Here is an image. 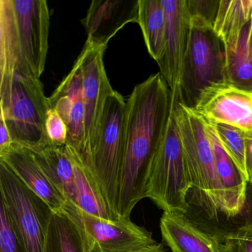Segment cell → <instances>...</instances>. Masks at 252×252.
Segmentation results:
<instances>
[{"label":"cell","instance_id":"6da1fadb","mask_svg":"<svg viewBox=\"0 0 252 252\" xmlns=\"http://www.w3.org/2000/svg\"><path fill=\"white\" fill-rule=\"evenodd\" d=\"M172 94L160 73L134 88L126 100L125 156L119 187L118 215L130 218L146 198L152 164L164 135Z\"/></svg>","mask_w":252,"mask_h":252},{"label":"cell","instance_id":"7a4b0ae2","mask_svg":"<svg viewBox=\"0 0 252 252\" xmlns=\"http://www.w3.org/2000/svg\"><path fill=\"white\" fill-rule=\"evenodd\" d=\"M171 94L184 160L191 181L193 203L202 209L207 220L219 222L222 215V190L205 131L204 119L192 109L181 104L178 94Z\"/></svg>","mask_w":252,"mask_h":252},{"label":"cell","instance_id":"3957f363","mask_svg":"<svg viewBox=\"0 0 252 252\" xmlns=\"http://www.w3.org/2000/svg\"><path fill=\"white\" fill-rule=\"evenodd\" d=\"M50 105L40 79L16 70L0 86V118L4 119L14 144L32 151L49 145L45 119Z\"/></svg>","mask_w":252,"mask_h":252},{"label":"cell","instance_id":"277c9868","mask_svg":"<svg viewBox=\"0 0 252 252\" xmlns=\"http://www.w3.org/2000/svg\"><path fill=\"white\" fill-rule=\"evenodd\" d=\"M228 83L226 49L213 25L201 17L190 16L189 38L184 60L178 101L194 109L208 88Z\"/></svg>","mask_w":252,"mask_h":252},{"label":"cell","instance_id":"5b68a950","mask_svg":"<svg viewBox=\"0 0 252 252\" xmlns=\"http://www.w3.org/2000/svg\"><path fill=\"white\" fill-rule=\"evenodd\" d=\"M126 101L114 91L107 98L96 138L83 156L96 178L110 210L118 215L119 187L125 156Z\"/></svg>","mask_w":252,"mask_h":252},{"label":"cell","instance_id":"8992f818","mask_svg":"<svg viewBox=\"0 0 252 252\" xmlns=\"http://www.w3.org/2000/svg\"><path fill=\"white\" fill-rule=\"evenodd\" d=\"M191 189L172 97L164 135L149 175L146 198H150L165 213L187 215Z\"/></svg>","mask_w":252,"mask_h":252},{"label":"cell","instance_id":"52a82bcc","mask_svg":"<svg viewBox=\"0 0 252 252\" xmlns=\"http://www.w3.org/2000/svg\"><path fill=\"white\" fill-rule=\"evenodd\" d=\"M0 200L23 252H44L54 211L0 160Z\"/></svg>","mask_w":252,"mask_h":252},{"label":"cell","instance_id":"ba28073f","mask_svg":"<svg viewBox=\"0 0 252 252\" xmlns=\"http://www.w3.org/2000/svg\"><path fill=\"white\" fill-rule=\"evenodd\" d=\"M20 54L17 70L40 79L46 65L50 11L45 0H11Z\"/></svg>","mask_w":252,"mask_h":252},{"label":"cell","instance_id":"9c48e42d","mask_svg":"<svg viewBox=\"0 0 252 252\" xmlns=\"http://www.w3.org/2000/svg\"><path fill=\"white\" fill-rule=\"evenodd\" d=\"M107 46L85 43L77 60L82 73L85 117L84 147L81 154H89L95 142L102 119L106 101L114 91L104 64Z\"/></svg>","mask_w":252,"mask_h":252},{"label":"cell","instance_id":"30bf717a","mask_svg":"<svg viewBox=\"0 0 252 252\" xmlns=\"http://www.w3.org/2000/svg\"><path fill=\"white\" fill-rule=\"evenodd\" d=\"M89 252H129L158 244L152 233L131 221H111L93 216L78 209Z\"/></svg>","mask_w":252,"mask_h":252},{"label":"cell","instance_id":"8fae6325","mask_svg":"<svg viewBox=\"0 0 252 252\" xmlns=\"http://www.w3.org/2000/svg\"><path fill=\"white\" fill-rule=\"evenodd\" d=\"M161 4L166 18V33L164 51L158 64L171 92L178 93L189 38V12L187 0H161Z\"/></svg>","mask_w":252,"mask_h":252},{"label":"cell","instance_id":"7c38bea8","mask_svg":"<svg viewBox=\"0 0 252 252\" xmlns=\"http://www.w3.org/2000/svg\"><path fill=\"white\" fill-rule=\"evenodd\" d=\"M193 110L210 123L231 125L245 132L252 130V94L229 84L203 91Z\"/></svg>","mask_w":252,"mask_h":252},{"label":"cell","instance_id":"4fadbf2b","mask_svg":"<svg viewBox=\"0 0 252 252\" xmlns=\"http://www.w3.org/2000/svg\"><path fill=\"white\" fill-rule=\"evenodd\" d=\"M138 21V0H94L82 20L86 43L107 46L109 41L128 23Z\"/></svg>","mask_w":252,"mask_h":252},{"label":"cell","instance_id":"5bb4252c","mask_svg":"<svg viewBox=\"0 0 252 252\" xmlns=\"http://www.w3.org/2000/svg\"><path fill=\"white\" fill-rule=\"evenodd\" d=\"M50 107L54 109L65 122L68 129L67 144L82 153L84 147L85 109L82 88V73L76 60L68 74L51 96Z\"/></svg>","mask_w":252,"mask_h":252},{"label":"cell","instance_id":"9a60e30c","mask_svg":"<svg viewBox=\"0 0 252 252\" xmlns=\"http://www.w3.org/2000/svg\"><path fill=\"white\" fill-rule=\"evenodd\" d=\"M204 121L205 131L212 147L217 173L222 187V215L226 219H232L238 216L244 207L248 182L221 144L213 124Z\"/></svg>","mask_w":252,"mask_h":252},{"label":"cell","instance_id":"2e32d148","mask_svg":"<svg viewBox=\"0 0 252 252\" xmlns=\"http://www.w3.org/2000/svg\"><path fill=\"white\" fill-rule=\"evenodd\" d=\"M0 160L54 212L64 209L67 201L36 163L29 149L14 144L8 150L0 153Z\"/></svg>","mask_w":252,"mask_h":252},{"label":"cell","instance_id":"e0dca14e","mask_svg":"<svg viewBox=\"0 0 252 252\" xmlns=\"http://www.w3.org/2000/svg\"><path fill=\"white\" fill-rule=\"evenodd\" d=\"M65 148L73 164L78 209L101 219L119 220L110 210L96 178L82 155L70 144H66Z\"/></svg>","mask_w":252,"mask_h":252},{"label":"cell","instance_id":"ac0fdd59","mask_svg":"<svg viewBox=\"0 0 252 252\" xmlns=\"http://www.w3.org/2000/svg\"><path fill=\"white\" fill-rule=\"evenodd\" d=\"M44 252H89L77 207L67 203L64 209L53 212Z\"/></svg>","mask_w":252,"mask_h":252},{"label":"cell","instance_id":"d6986e66","mask_svg":"<svg viewBox=\"0 0 252 252\" xmlns=\"http://www.w3.org/2000/svg\"><path fill=\"white\" fill-rule=\"evenodd\" d=\"M160 228L163 241L172 252H216L210 237L186 215L163 212Z\"/></svg>","mask_w":252,"mask_h":252},{"label":"cell","instance_id":"ffe728a7","mask_svg":"<svg viewBox=\"0 0 252 252\" xmlns=\"http://www.w3.org/2000/svg\"><path fill=\"white\" fill-rule=\"evenodd\" d=\"M30 151L36 163L67 203L77 207L73 164L65 146L48 145L40 150Z\"/></svg>","mask_w":252,"mask_h":252},{"label":"cell","instance_id":"44dd1931","mask_svg":"<svg viewBox=\"0 0 252 252\" xmlns=\"http://www.w3.org/2000/svg\"><path fill=\"white\" fill-rule=\"evenodd\" d=\"M250 26L251 22L245 26L237 39L225 44V49L228 83L252 94V53L249 48Z\"/></svg>","mask_w":252,"mask_h":252},{"label":"cell","instance_id":"7402d4cb","mask_svg":"<svg viewBox=\"0 0 252 252\" xmlns=\"http://www.w3.org/2000/svg\"><path fill=\"white\" fill-rule=\"evenodd\" d=\"M149 54L157 63L163 57L166 18L161 0H138V21Z\"/></svg>","mask_w":252,"mask_h":252},{"label":"cell","instance_id":"603a6c76","mask_svg":"<svg viewBox=\"0 0 252 252\" xmlns=\"http://www.w3.org/2000/svg\"><path fill=\"white\" fill-rule=\"evenodd\" d=\"M20 63L11 0H0V86L11 79Z\"/></svg>","mask_w":252,"mask_h":252},{"label":"cell","instance_id":"cb8c5ba5","mask_svg":"<svg viewBox=\"0 0 252 252\" xmlns=\"http://www.w3.org/2000/svg\"><path fill=\"white\" fill-rule=\"evenodd\" d=\"M252 20V0H220L214 29L226 44L238 37Z\"/></svg>","mask_w":252,"mask_h":252},{"label":"cell","instance_id":"d4e9b609","mask_svg":"<svg viewBox=\"0 0 252 252\" xmlns=\"http://www.w3.org/2000/svg\"><path fill=\"white\" fill-rule=\"evenodd\" d=\"M212 222V221H210ZM202 228L213 242L216 252H252V234L238 222L207 224Z\"/></svg>","mask_w":252,"mask_h":252},{"label":"cell","instance_id":"484cf974","mask_svg":"<svg viewBox=\"0 0 252 252\" xmlns=\"http://www.w3.org/2000/svg\"><path fill=\"white\" fill-rule=\"evenodd\" d=\"M213 125L221 144L248 182L246 166V132L243 129L225 124L217 123Z\"/></svg>","mask_w":252,"mask_h":252},{"label":"cell","instance_id":"4316f807","mask_svg":"<svg viewBox=\"0 0 252 252\" xmlns=\"http://www.w3.org/2000/svg\"><path fill=\"white\" fill-rule=\"evenodd\" d=\"M45 132L49 145L63 147L67 144L68 139L67 125L60 115L51 107L47 113Z\"/></svg>","mask_w":252,"mask_h":252},{"label":"cell","instance_id":"83f0119b","mask_svg":"<svg viewBox=\"0 0 252 252\" xmlns=\"http://www.w3.org/2000/svg\"><path fill=\"white\" fill-rule=\"evenodd\" d=\"M0 252H23L5 205L0 200Z\"/></svg>","mask_w":252,"mask_h":252},{"label":"cell","instance_id":"f1b7e54d","mask_svg":"<svg viewBox=\"0 0 252 252\" xmlns=\"http://www.w3.org/2000/svg\"><path fill=\"white\" fill-rule=\"evenodd\" d=\"M190 16L201 17L211 24H215L220 1L187 0Z\"/></svg>","mask_w":252,"mask_h":252},{"label":"cell","instance_id":"f546056e","mask_svg":"<svg viewBox=\"0 0 252 252\" xmlns=\"http://www.w3.org/2000/svg\"><path fill=\"white\" fill-rule=\"evenodd\" d=\"M239 223L252 234V184H248L246 203L241 213L236 217Z\"/></svg>","mask_w":252,"mask_h":252},{"label":"cell","instance_id":"4dcf8cb0","mask_svg":"<svg viewBox=\"0 0 252 252\" xmlns=\"http://www.w3.org/2000/svg\"><path fill=\"white\" fill-rule=\"evenodd\" d=\"M246 166L248 184H252V130L246 132Z\"/></svg>","mask_w":252,"mask_h":252},{"label":"cell","instance_id":"1f68e13d","mask_svg":"<svg viewBox=\"0 0 252 252\" xmlns=\"http://www.w3.org/2000/svg\"><path fill=\"white\" fill-rule=\"evenodd\" d=\"M14 144L5 121L0 118V153L8 150Z\"/></svg>","mask_w":252,"mask_h":252},{"label":"cell","instance_id":"d6a6232c","mask_svg":"<svg viewBox=\"0 0 252 252\" xmlns=\"http://www.w3.org/2000/svg\"><path fill=\"white\" fill-rule=\"evenodd\" d=\"M129 252H166L163 246L160 243L155 245V246H148V247L141 248L136 250L131 251Z\"/></svg>","mask_w":252,"mask_h":252},{"label":"cell","instance_id":"836d02e7","mask_svg":"<svg viewBox=\"0 0 252 252\" xmlns=\"http://www.w3.org/2000/svg\"><path fill=\"white\" fill-rule=\"evenodd\" d=\"M249 51L252 53V20L251 21L250 32H249Z\"/></svg>","mask_w":252,"mask_h":252},{"label":"cell","instance_id":"e575fe53","mask_svg":"<svg viewBox=\"0 0 252 252\" xmlns=\"http://www.w3.org/2000/svg\"><path fill=\"white\" fill-rule=\"evenodd\" d=\"M249 232H250V231H249ZM251 233V232H250ZM251 234H252V233H251Z\"/></svg>","mask_w":252,"mask_h":252}]
</instances>
